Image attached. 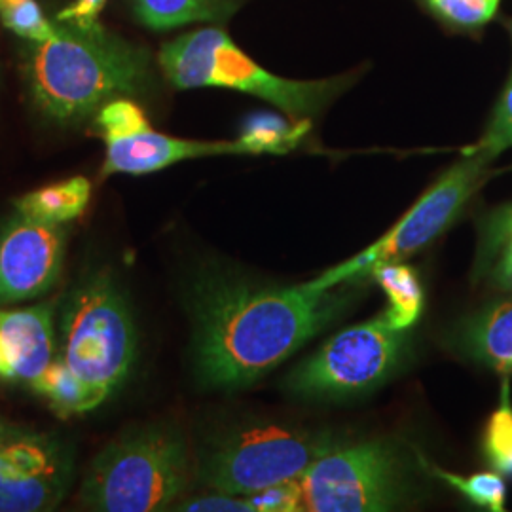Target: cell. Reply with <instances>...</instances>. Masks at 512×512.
I'll use <instances>...</instances> for the list:
<instances>
[{"instance_id":"obj_1","label":"cell","mask_w":512,"mask_h":512,"mask_svg":"<svg viewBox=\"0 0 512 512\" xmlns=\"http://www.w3.org/2000/svg\"><path fill=\"white\" fill-rule=\"evenodd\" d=\"M348 294L253 287L207 275L190 294L194 359L202 384L238 389L281 365L346 310Z\"/></svg>"},{"instance_id":"obj_2","label":"cell","mask_w":512,"mask_h":512,"mask_svg":"<svg viewBox=\"0 0 512 512\" xmlns=\"http://www.w3.org/2000/svg\"><path fill=\"white\" fill-rule=\"evenodd\" d=\"M23 74L33 103L59 124L78 122L122 95L141 93L150 82V59L122 38L59 25L57 37L31 42Z\"/></svg>"},{"instance_id":"obj_3","label":"cell","mask_w":512,"mask_h":512,"mask_svg":"<svg viewBox=\"0 0 512 512\" xmlns=\"http://www.w3.org/2000/svg\"><path fill=\"white\" fill-rule=\"evenodd\" d=\"M158 61L165 78L179 90L226 88L249 93L294 120H308L346 88L344 78L293 80L270 73L215 27L173 38L160 50Z\"/></svg>"},{"instance_id":"obj_4","label":"cell","mask_w":512,"mask_h":512,"mask_svg":"<svg viewBox=\"0 0 512 512\" xmlns=\"http://www.w3.org/2000/svg\"><path fill=\"white\" fill-rule=\"evenodd\" d=\"M190 476L188 446L177 429L150 425L129 431L93 459L80 488L92 511H162L183 494Z\"/></svg>"},{"instance_id":"obj_5","label":"cell","mask_w":512,"mask_h":512,"mask_svg":"<svg viewBox=\"0 0 512 512\" xmlns=\"http://www.w3.org/2000/svg\"><path fill=\"white\" fill-rule=\"evenodd\" d=\"M137 351L128 300L103 270L88 277L63 313L55 359L103 404L126 382Z\"/></svg>"},{"instance_id":"obj_6","label":"cell","mask_w":512,"mask_h":512,"mask_svg":"<svg viewBox=\"0 0 512 512\" xmlns=\"http://www.w3.org/2000/svg\"><path fill=\"white\" fill-rule=\"evenodd\" d=\"M329 433L262 425L222 440L203 459L200 475L220 494L253 495L300 478L315 459L334 450Z\"/></svg>"},{"instance_id":"obj_7","label":"cell","mask_w":512,"mask_h":512,"mask_svg":"<svg viewBox=\"0 0 512 512\" xmlns=\"http://www.w3.org/2000/svg\"><path fill=\"white\" fill-rule=\"evenodd\" d=\"M492 162L494 160L482 152L467 150L458 164L452 165L384 238L351 260L302 285L310 291H329L361 275L370 274L378 264L399 262L404 256L420 251L458 217L459 209L475 194Z\"/></svg>"},{"instance_id":"obj_8","label":"cell","mask_w":512,"mask_h":512,"mask_svg":"<svg viewBox=\"0 0 512 512\" xmlns=\"http://www.w3.org/2000/svg\"><path fill=\"white\" fill-rule=\"evenodd\" d=\"M403 330L393 329L384 315L338 332L285 380L287 389L304 399H344L361 395L397 368L404 351Z\"/></svg>"},{"instance_id":"obj_9","label":"cell","mask_w":512,"mask_h":512,"mask_svg":"<svg viewBox=\"0 0 512 512\" xmlns=\"http://www.w3.org/2000/svg\"><path fill=\"white\" fill-rule=\"evenodd\" d=\"M302 511H391L403 497L395 452L382 442L336 446L298 478Z\"/></svg>"},{"instance_id":"obj_10","label":"cell","mask_w":512,"mask_h":512,"mask_svg":"<svg viewBox=\"0 0 512 512\" xmlns=\"http://www.w3.org/2000/svg\"><path fill=\"white\" fill-rule=\"evenodd\" d=\"M95 124L107 145L103 177L114 173L147 175L184 160L207 156L247 154L236 141H192L177 139L152 129L143 109L126 97L105 103Z\"/></svg>"},{"instance_id":"obj_11","label":"cell","mask_w":512,"mask_h":512,"mask_svg":"<svg viewBox=\"0 0 512 512\" xmlns=\"http://www.w3.org/2000/svg\"><path fill=\"white\" fill-rule=\"evenodd\" d=\"M73 471L63 440L0 427V512L52 511L69 492Z\"/></svg>"},{"instance_id":"obj_12","label":"cell","mask_w":512,"mask_h":512,"mask_svg":"<svg viewBox=\"0 0 512 512\" xmlns=\"http://www.w3.org/2000/svg\"><path fill=\"white\" fill-rule=\"evenodd\" d=\"M63 226L16 217L0 228V302L48 293L61 274Z\"/></svg>"},{"instance_id":"obj_13","label":"cell","mask_w":512,"mask_h":512,"mask_svg":"<svg viewBox=\"0 0 512 512\" xmlns=\"http://www.w3.org/2000/svg\"><path fill=\"white\" fill-rule=\"evenodd\" d=\"M55 351L54 304L0 310V382L33 387Z\"/></svg>"},{"instance_id":"obj_14","label":"cell","mask_w":512,"mask_h":512,"mask_svg":"<svg viewBox=\"0 0 512 512\" xmlns=\"http://www.w3.org/2000/svg\"><path fill=\"white\" fill-rule=\"evenodd\" d=\"M459 346L478 363L512 374V300L476 313L461 330Z\"/></svg>"},{"instance_id":"obj_15","label":"cell","mask_w":512,"mask_h":512,"mask_svg":"<svg viewBox=\"0 0 512 512\" xmlns=\"http://www.w3.org/2000/svg\"><path fill=\"white\" fill-rule=\"evenodd\" d=\"M90 198L92 183L86 177H73L21 196L14 200V209L19 217L63 226L86 211Z\"/></svg>"},{"instance_id":"obj_16","label":"cell","mask_w":512,"mask_h":512,"mask_svg":"<svg viewBox=\"0 0 512 512\" xmlns=\"http://www.w3.org/2000/svg\"><path fill=\"white\" fill-rule=\"evenodd\" d=\"M372 277L384 289L389 300L387 310L382 313L385 321L397 330L412 327L423 310V289L414 268L401 262L378 264Z\"/></svg>"},{"instance_id":"obj_17","label":"cell","mask_w":512,"mask_h":512,"mask_svg":"<svg viewBox=\"0 0 512 512\" xmlns=\"http://www.w3.org/2000/svg\"><path fill=\"white\" fill-rule=\"evenodd\" d=\"M135 16L154 31L217 18L224 0H131Z\"/></svg>"},{"instance_id":"obj_18","label":"cell","mask_w":512,"mask_h":512,"mask_svg":"<svg viewBox=\"0 0 512 512\" xmlns=\"http://www.w3.org/2000/svg\"><path fill=\"white\" fill-rule=\"evenodd\" d=\"M306 129V120L289 126L275 116L260 114L245 124L238 141L247 154H285L296 147Z\"/></svg>"},{"instance_id":"obj_19","label":"cell","mask_w":512,"mask_h":512,"mask_svg":"<svg viewBox=\"0 0 512 512\" xmlns=\"http://www.w3.org/2000/svg\"><path fill=\"white\" fill-rule=\"evenodd\" d=\"M431 476L444 480L448 486L465 495L473 505L486 511L503 512L507 509V484L499 473H476L471 476L454 475L435 465L423 463Z\"/></svg>"},{"instance_id":"obj_20","label":"cell","mask_w":512,"mask_h":512,"mask_svg":"<svg viewBox=\"0 0 512 512\" xmlns=\"http://www.w3.org/2000/svg\"><path fill=\"white\" fill-rule=\"evenodd\" d=\"M484 456L495 473L512 476V403L511 387L505 380L501 385L499 406L490 416L484 431Z\"/></svg>"},{"instance_id":"obj_21","label":"cell","mask_w":512,"mask_h":512,"mask_svg":"<svg viewBox=\"0 0 512 512\" xmlns=\"http://www.w3.org/2000/svg\"><path fill=\"white\" fill-rule=\"evenodd\" d=\"M484 238L492 279L501 289L512 291V205L495 213L484 230Z\"/></svg>"},{"instance_id":"obj_22","label":"cell","mask_w":512,"mask_h":512,"mask_svg":"<svg viewBox=\"0 0 512 512\" xmlns=\"http://www.w3.org/2000/svg\"><path fill=\"white\" fill-rule=\"evenodd\" d=\"M0 19L6 29L29 42H46L59 33V27L48 21L37 0H0Z\"/></svg>"},{"instance_id":"obj_23","label":"cell","mask_w":512,"mask_h":512,"mask_svg":"<svg viewBox=\"0 0 512 512\" xmlns=\"http://www.w3.org/2000/svg\"><path fill=\"white\" fill-rule=\"evenodd\" d=\"M509 31H511L512 38V21L509 23ZM509 148H512V69L488 128L475 147H471L469 150L482 152L488 158L495 160L501 152H505Z\"/></svg>"},{"instance_id":"obj_24","label":"cell","mask_w":512,"mask_h":512,"mask_svg":"<svg viewBox=\"0 0 512 512\" xmlns=\"http://www.w3.org/2000/svg\"><path fill=\"white\" fill-rule=\"evenodd\" d=\"M501 0H425L433 14L461 29L486 25L497 14Z\"/></svg>"},{"instance_id":"obj_25","label":"cell","mask_w":512,"mask_h":512,"mask_svg":"<svg viewBox=\"0 0 512 512\" xmlns=\"http://www.w3.org/2000/svg\"><path fill=\"white\" fill-rule=\"evenodd\" d=\"M247 497L255 507V512L302 511V495H300L298 478Z\"/></svg>"},{"instance_id":"obj_26","label":"cell","mask_w":512,"mask_h":512,"mask_svg":"<svg viewBox=\"0 0 512 512\" xmlns=\"http://www.w3.org/2000/svg\"><path fill=\"white\" fill-rule=\"evenodd\" d=\"M105 4H107V0H74L71 6L57 12L55 19L59 23L73 25L82 31H99V29H103V25L99 23V16H101Z\"/></svg>"},{"instance_id":"obj_27","label":"cell","mask_w":512,"mask_h":512,"mask_svg":"<svg viewBox=\"0 0 512 512\" xmlns=\"http://www.w3.org/2000/svg\"><path fill=\"white\" fill-rule=\"evenodd\" d=\"M179 511L196 512H255V507L251 505L249 497H239V495H207V497H198L183 501Z\"/></svg>"}]
</instances>
